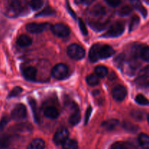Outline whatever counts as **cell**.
<instances>
[{"label":"cell","mask_w":149,"mask_h":149,"mask_svg":"<svg viewBox=\"0 0 149 149\" xmlns=\"http://www.w3.org/2000/svg\"><path fill=\"white\" fill-rule=\"evenodd\" d=\"M95 72L97 76L99 77H104L107 75L108 74V69L107 67H104L103 65H100L96 67L95 70Z\"/></svg>","instance_id":"603a6c76"},{"label":"cell","mask_w":149,"mask_h":149,"mask_svg":"<svg viewBox=\"0 0 149 149\" xmlns=\"http://www.w3.org/2000/svg\"><path fill=\"white\" fill-rule=\"evenodd\" d=\"M132 12V8L130 6H124L119 10V15L121 16H126L130 15Z\"/></svg>","instance_id":"1f68e13d"},{"label":"cell","mask_w":149,"mask_h":149,"mask_svg":"<svg viewBox=\"0 0 149 149\" xmlns=\"http://www.w3.org/2000/svg\"><path fill=\"white\" fill-rule=\"evenodd\" d=\"M32 40L28 35L21 34L17 39V44L20 47L25 48L31 45Z\"/></svg>","instance_id":"5bb4252c"},{"label":"cell","mask_w":149,"mask_h":149,"mask_svg":"<svg viewBox=\"0 0 149 149\" xmlns=\"http://www.w3.org/2000/svg\"><path fill=\"white\" fill-rule=\"evenodd\" d=\"M10 143V136H3L0 138V145L1 147H7Z\"/></svg>","instance_id":"d6a6232c"},{"label":"cell","mask_w":149,"mask_h":149,"mask_svg":"<svg viewBox=\"0 0 149 149\" xmlns=\"http://www.w3.org/2000/svg\"><path fill=\"white\" fill-rule=\"evenodd\" d=\"M124 128H125L126 130H127V131H135V130L137 129V127L134 126L133 124H130V123H127V122L124 123Z\"/></svg>","instance_id":"e575fe53"},{"label":"cell","mask_w":149,"mask_h":149,"mask_svg":"<svg viewBox=\"0 0 149 149\" xmlns=\"http://www.w3.org/2000/svg\"><path fill=\"white\" fill-rule=\"evenodd\" d=\"M92 111H93V108H91L90 106H89L87 108V110H86V113H85V118H84V124H87L88 123L89 119H90V117L91 115Z\"/></svg>","instance_id":"8d00e7d4"},{"label":"cell","mask_w":149,"mask_h":149,"mask_svg":"<svg viewBox=\"0 0 149 149\" xmlns=\"http://www.w3.org/2000/svg\"><path fill=\"white\" fill-rule=\"evenodd\" d=\"M86 82H87L89 86H94L100 83V80H99L98 76L94 74H90L86 77Z\"/></svg>","instance_id":"44dd1931"},{"label":"cell","mask_w":149,"mask_h":149,"mask_svg":"<svg viewBox=\"0 0 149 149\" xmlns=\"http://www.w3.org/2000/svg\"><path fill=\"white\" fill-rule=\"evenodd\" d=\"M43 0H31L30 1V6L33 10H38L43 6Z\"/></svg>","instance_id":"d4e9b609"},{"label":"cell","mask_w":149,"mask_h":149,"mask_svg":"<svg viewBox=\"0 0 149 149\" xmlns=\"http://www.w3.org/2000/svg\"><path fill=\"white\" fill-rule=\"evenodd\" d=\"M140 56L146 61H149V47H143L140 51Z\"/></svg>","instance_id":"83f0119b"},{"label":"cell","mask_w":149,"mask_h":149,"mask_svg":"<svg viewBox=\"0 0 149 149\" xmlns=\"http://www.w3.org/2000/svg\"><path fill=\"white\" fill-rule=\"evenodd\" d=\"M90 13L94 17H100L105 14V9L103 6L97 4L94 6L90 10Z\"/></svg>","instance_id":"e0dca14e"},{"label":"cell","mask_w":149,"mask_h":149,"mask_svg":"<svg viewBox=\"0 0 149 149\" xmlns=\"http://www.w3.org/2000/svg\"><path fill=\"white\" fill-rule=\"evenodd\" d=\"M135 102L141 105H149V100L142 94L137 95L135 97Z\"/></svg>","instance_id":"484cf974"},{"label":"cell","mask_w":149,"mask_h":149,"mask_svg":"<svg viewBox=\"0 0 149 149\" xmlns=\"http://www.w3.org/2000/svg\"><path fill=\"white\" fill-rule=\"evenodd\" d=\"M49 26V23H30L26 25V30L32 34H37L44 32Z\"/></svg>","instance_id":"30bf717a"},{"label":"cell","mask_w":149,"mask_h":149,"mask_svg":"<svg viewBox=\"0 0 149 149\" xmlns=\"http://www.w3.org/2000/svg\"><path fill=\"white\" fill-rule=\"evenodd\" d=\"M71 105V110H72V113H71V116L68 119V121L71 125H77L80 121L81 114H80L79 109V107L77 104L72 102Z\"/></svg>","instance_id":"9c48e42d"},{"label":"cell","mask_w":149,"mask_h":149,"mask_svg":"<svg viewBox=\"0 0 149 149\" xmlns=\"http://www.w3.org/2000/svg\"><path fill=\"white\" fill-rule=\"evenodd\" d=\"M79 26L80 31L81 32V33L83 34V35H87L88 34V31H87V27H86V25L84 23V22L83 21L82 19L79 18Z\"/></svg>","instance_id":"836d02e7"},{"label":"cell","mask_w":149,"mask_h":149,"mask_svg":"<svg viewBox=\"0 0 149 149\" xmlns=\"http://www.w3.org/2000/svg\"><path fill=\"white\" fill-rule=\"evenodd\" d=\"M45 147V143L42 139L36 138L32 140L31 143L28 145L27 149H44Z\"/></svg>","instance_id":"9a60e30c"},{"label":"cell","mask_w":149,"mask_h":149,"mask_svg":"<svg viewBox=\"0 0 149 149\" xmlns=\"http://www.w3.org/2000/svg\"><path fill=\"white\" fill-rule=\"evenodd\" d=\"M44 114L46 117L50 118V119H55L59 115V112L55 107L49 106L47 107L44 110Z\"/></svg>","instance_id":"4fadbf2b"},{"label":"cell","mask_w":149,"mask_h":149,"mask_svg":"<svg viewBox=\"0 0 149 149\" xmlns=\"http://www.w3.org/2000/svg\"><path fill=\"white\" fill-rule=\"evenodd\" d=\"M106 1L111 7H116L118 5H119V4L121 2V0H106Z\"/></svg>","instance_id":"74e56055"},{"label":"cell","mask_w":149,"mask_h":149,"mask_svg":"<svg viewBox=\"0 0 149 149\" xmlns=\"http://www.w3.org/2000/svg\"><path fill=\"white\" fill-rule=\"evenodd\" d=\"M127 92L126 88L122 85L116 86L112 91V96L113 99L118 102L123 101L126 97Z\"/></svg>","instance_id":"ba28073f"},{"label":"cell","mask_w":149,"mask_h":149,"mask_svg":"<svg viewBox=\"0 0 149 149\" xmlns=\"http://www.w3.org/2000/svg\"><path fill=\"white\" fill-rule=\"evenodd\" d=\"M37 71L35 67L29 66V67H26L23 70V75L26 80H34L36 79Z\"/></svg>","instance_id":"8fae6325"},{"label":"cell","mask_w":149,"mask_h":149,"mask_svg":"<svg viewBox=\"0 0 149 149\" xmlns=\"http://www.w3.org/2000/svg\"><path fill=\"white\" fill-rule=\"evenodd\" d=\"M51 30L53 34L60 37H68L71 33V29L67 25L63 23H56L51 27Z\"/></svg>","instance_id":"5b68a950"},{"label":"cell","mask_w":149,"mask_h":149,"mask_svg":"<svg viewBox=\"0 0 149 149\" xmlns=\"http://www.w3.org/2000/svg\"><path fill=\"white\" fill-rule=\"evenodd\" d=\"M29 103L32 110V112H33V118H34L35 121H36V123H39V121H40V118H39V112H38L37 110V105H36V101L33 99H31V98L29 100Z\"/></svg>","instance_id":"2e32d148"},{"label":"cell","mask_w":149,"mask_h":149,"mask_svg":"<svg viewBox=\"0 0 149 149\" xmlns=\"http://www.w3.org/2000/svg\"><path fill=\"white\" fill-rule=\"evenodd\" d=\"M139 23L140 19L138 16L135 15L134 17H132V19H131L130 23V31L132 32V31L135 30L138 27V25H139Z\"/></svg>","instance_id":"f1b7e54d"},{"label":"cell","mask_w":149,"mask_h":149,"mask_svg":"<svg viewBox=\"0 0 149 149\" xmlns=\"http://www.w3.org/2000/svg\"><path fill=\"white\" fill-rule=\"evenodd\" d=\"M66 7H67V10H68V13H70V15H71L72 16L74 19L77 18V15H76V13L73 11V10L71 9V6H70L69 3H68V1H66Z\"/></svg>","instance_id":"ab89813d"},{"label":"cell","mask_w":149,"mask_h":149,"mask_svg":"<svg viewBox=\"0 0 149 149\" xmlns=\"http://www.w3.org/2000/svg\"><path fill=\"white\" fill-rule=\"evenodd\" d=\"M95 0H83L82 4H84V5H90V4H91Z\"/></svg>","instance_id":"b9f144b4"},{"label":"cell","mask_w":149,"mask_h":149,"mask_svg":"<svg viewBox=\"0 0 149 149\" xmlns=\"http://www.w3.org/2000/svg\"><path fill=\"white\" fill-rule=\"evenodd\" d=\"M119 124V121L117 119H110L108 120V121H104V122L102 124V126L104 127L106 129L111 131V130H113V129L116 128L117 127V125Z\"/></svg>","instance_id":"d6986e66"},{"label":"cell","mask_w":149,"mask_h":149,"mask_svg":"<svg viewBox=\"0 0 149 149\" xmlns=\"http://www.w3.org/2000/svg\"><path fill=\"white\" fill-rule=\"evenodd\" d=\"M111 149H129V146L126 143L116 142L112 145Z\"/></svg>","instance_id":"4dcf8cb0"},{"label":"cell","mask_w":149,"mask_h":149,"mask_svg":"<svg viewBox=\"0 0 149 149\" xmlns=\"http://www.w3.org/2000/svg\"><path fill=\"white\" fill-rule=\"evenodd\" d=\"M27 115V110L24 105L20 103L17 104L11 112V118L15 121H20L24 119Z\"/></svg>","instance_id":"8992f818"},{"label":"cell","mask_w":149,"mask_h":149,"mask_svg":"<svg viewBox=\"0 0 149 149\" xmlns=\"http://www.w3.org/2000/svg\"><path fill=\"white\" fill-rule=\"evenodd\" d=\"M132 3L133 4L134 7H135L136 10H138L141 14L143 15V17H146L147 15V11L146 10L145 7L142 5V4L141 3V1L139 0H132Z\"/></svg>","instance_id":"7402d4cb"},{"label":"cell","mask_w":149,"mask_h":149,"mask_svg":"<svg viewBox=\"0 0 149 149\" xmlns=\"http://www.w3.org/2000/svg\"><path fill=\"white\" fill-rule=\"evenodd\" d=\"M82 1H83V0H75V1H76V3H77V4L82 3Z\"/></svg>","instance_id":"7bdbcfd3"},{"label":"cell","mask_w":149,"mask_h":149,"mask_svg":"<svg viewBox=\"0 0 149 149\" xmlns=\"http://www.w3.org/2000/svg\"><path fill=\"white\" fill-rule=\"evenodd\" d=\"M114 54V50L110 45L95 44L93 45L89 52V58L92 62H95L100 59L108 58Z\"/></svg>","instance_id":"6da1fadb"},{"label":"cell","mask_w":149,"mask_h":149,"mask_svg":"<svg viewBox=\"0 0 149 149\" xmlns=\"http://www.w3.org/2000/svg\"><path fill=\"white\" fill-rule=\"evenodd\" d=\"M68 74V67L64 64H58L52 70V77L57 80H63Z\"/></svg>","instance_id":"3957f363"},{"label":"cell","mask_w":149,"mask_h":149,"mask_svg":"<svg viewBox=\"0 0 149 149\" xmlns=\"http://www.w3.org/2000/svg\"><path fill=\"white\" fill-rule=\"evenodd\" d=\"M9 122V118L7 117L4 116L3 118H1V119L0 120V131H2L3 129L6 127L7 124Z\"/></svg>","instance_id":"d590c367"},{"label":"cell","mask_w":149,"mask_h":149,"mask_svg":"<svg viewBox=\"0 0 149 149\" xmlns=\"http://www.w3.org/2000/svg\"><path fill=\"white\" fill-rule=\"evenodd\" d=\"M69 132L65 128H61L56 131L53 137V141L56 145L63 144L68 140Z\"/></svg>","instance_id":"52a82bcc"},{"label":"cell","mask_w":149,"mask_h":149,"mask_svg":"<svg viewBox=\"0 0 149 149\" xmlns=\"http://www.w3.org/2000/svg\"><path fill=\"white\" fill-rule=\"evenodd\" d=\"M55 10H52L50 7H46L45 9H44L42 12L39 13L38 14L36 15V17H39V16H48V15H55Z\"/></svg>","instance_id":"4316f807"},{"label":"cell","mask_w":149,"mask_h":149,"mask_svg":"<svg viewBox=\"0 0 149 149\" xmlns=\"http://www.w3.org/2000/svg\"><path fill=\"white\" fill-rule=\"evenodd\" d=\"M115 64H116V65L118 66V67H121L122 66V64H123L124 63V56L123 55H119L118 56L117 58H116V60H115Z\"/></svg>","instance_id":"f35d334b"},{"label":"cell","mask_w":149,"mask_h":149,"mask_svg":"<svg viewBox=\"0 0 149 149\" xmlns=\"http://www.w3.org/2000/svg\"><path fill=\"white\" fill-rule=\"evenodd\" d=\"M21 10V4L19 0H12L10 3L8 12L10 15H16Z\"/></svg>","instance_id":"7c38bea8"},{"label":"cell","mask_w":149,"mask_h":149,"mask_svg":"<svg viewBox=\"0 0 149 149\" xmlns=\"http://www.w3.org/2000/svg\"><path fill=\"white\" fill-rule=\"evenodd\" d=\"M138 86H146L149 85V77L146 75H143L138 77L136 80H135Z\"/></svg>","instance_id":"cb8c5ba5"},{"label":"cell","mask_w":149,"mask_h":149,"mask_svg":"<svg viewBox=\"0 0 149 149\" xmlns=\"http://www.w3.org/2000/svg\"><path fill=\"white\" fill-rule=\"evenodd\" d=\"M63 149H78V143L73 139H68L63 144Z\"/></svg>","instance_id":"ffe728a7"},{"label":"cell","mask_w":149,"mask_h":149,"mask_svg":"<svg viewBox=\"0 0 149 149\" xmlns=\"http://www.w3.org/2000/svg\"><path fill=\"white\" fill-rule=\"evenodd\" d=\"M67 53L71 58L75 60H80L85 56V51L84 48L77 44H71L68 47Z\"/></svg>","instance_id":"7a4b0ae2"},{"label":"cell","mask_w":149,"mask_h":149,"mask_svg":"<svg viewBox=\"0 0 149 149\" xmlns=\"http://www.w3.org/2000/svg\"><path fill=\"white\" fill-rule=\"evenodd\" d=\"M132 116L136 118L137 119H141L142 115H140V112H138V111H134V112H132Z\"/></svg>","instance_id":"60d3db41"},{"label":"cell","mask_w":149,"mask_h":149,"mask_svg":"<svg viewBox=\"0 0 149 149\" xmlns=\"http://www.w3.org/2000/svg\"><path fill=\"white\" fill-rule=\"evenodd\" d=\"M138 142L143 149H149V136L146 134H141L138 137Z\"/></svg>","instance_id":"ac0fdd59"},{"label":"cell","mask_w":149,"mask_h":149,"mask_svg":"<svg viewBox=\"0 0 149 149\" xmlns=\"http://www.w3.org/2000/svg\"><path fill=\"white\" fill-rule=\"evenodd\" d=\"M22 91H23V89H22L21 87H20V86H16V87H15L14 89L10 92V93H9L8 96H7V98L10 99V98H13L15 97V96H18L20 93H21Z\"/></svg>","instance_id":"f546056e"},{"label":"cell","mask_w":149,"mask_h":149,"mask_svg":"<svg viewBox=\"0 0 149 149\" xmlns=\"http://www.w3.org/2000/svg\"><path fill=\"white\" fill-rule=\"evenodd\" d=\"M125 31V26L123 23H120V22H117V23H114L112 25L109 30L105 33V34L103 35L104 37H117L120 36L122 34V33Z\"/></svg>","instance_id":"277c9868"},{"label":"cell","mask_w":149,"mask_h":149,"mask_svg":"<svg viewBox=\"0 0 149 149\" xmlns=\"http://www.w3.org/2000/svg\"><path fill=\"white\" fill-rule=\"evenodd\" d=\"M147 120H148V122L149 123V114L148 115V117H147Z\"/></svg>","instance_id":"ee69618b"}]
</instances>
